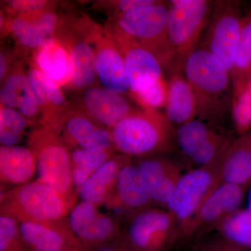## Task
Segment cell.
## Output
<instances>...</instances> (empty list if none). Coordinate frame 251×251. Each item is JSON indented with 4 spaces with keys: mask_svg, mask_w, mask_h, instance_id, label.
I'll return each mask as SVG.
<instances>
[{
    "mask_svg": "<svg viewBox=\"0 0 251 251\" xmlns=\"http://www.w3.org/2000/svg\"><path fill=\"white\" fill-rule=\"evenodd\" d=\"M184 74L197 103V118L221 125L231 112L232 77L214 54L197 46L185 61Z\"/></svg>",
    "mask_w": 251,
    "mask_h": 251,
    "instance_id": "6da1fadb",
    "label": "cell"
},
{
    "mask_svg": "<svg viewBox=\"0 0 251 251\" xmlns=\"http://www.w3.org/2000/svg\"><path fill=\"white\" fill-rule=\"evenodd\" d=\"M120 154L141 158L170 152L176 146L175 128L159 111L141 108L110 130Z\"/></svg>",
    "mask_w": 251,
    "mask_h": 251,
    "instance_id": "7a4b0ae2",
    "label": "cell"
},
{
    "mask_svg": "<svg viewBox=\"0 0 251 251\" xmlns=\"http://www.w3.org/2000/svg\"><path fill=\"white\" fill-rule=\"evenodd\" d=\"M28 145L35 155L37 179L55 190L71 210L77 195L73 182L70 149L55 130L41 124L31 130Z\"/></svg>",
    "mask_w": 251,
    "mask_h": 251,
    "instance_id": "3957f363",
    "label": "cell"
},
{
    "mask_svg": "<svg viewBox=\"0 0 251 251\" xmlns=\"http://www.w3.org/2000/svg\"><path fill=\"white\" fill-rule=\"evenodd\" d=\"M227 148L209 164L185 173L170 198L166 209L174 218L181 241L185 240L188 227L201 206L222 184L223 162Z\"/></svg>",
    "mask_w": 251,
    "mask_h": 251,
    "instance_id": "277c9868",
    "label": "cell"
},
{
    "mask_svg": "<svg viewBox=\"0 0 251 251\" xmlns=\"http://www.w3.org/2000/svg\"><path fill=\"white\" fill-rule=\"evenodd\" d=\"M168 4L157 1L129 12L117 15L115 25L129 36L152 52L163 69L171 72L175 55L168 36Z\"/></svg>",
    "mask_w": 251,
    "mask_h": 251,
    "instance_id": "5b68a950",
    "label": "cell"
},
{
    "mask_svg": "<svg viewBox=\"0 0 251 251\" xmlns=\"http://www.w3.org/2000/svg\"><path fill=\"white\" fill-rule=\"evenodd\" d=\"M69 206L62 196L39 180L16 186L1 193V215L18 222H54L67 219Z\"/></svg>",
    "mask_w": 251,
    "mask_h": 251,
    "instance_id": "8992f818",
    "label": "cell"
},
{
    "mask_svg": "<svg viewBox=\"0 0 251 251\" xmlns=\"http://www.w3.org/2000/svg\"><path fill=\"white\" fill-rule=\"evenodd\" d=\"M214 4L209 0H172L168 3V36L175 55V66L184 67L188 56L197 48Z\"/></svg>",
    "mask_w": 251,
    "mask_h": 251,
    "instance_id": "52a82bcc",
    "label": "cell"
},
{
    "mask_svg": "<svg viewBox=\"0 0 251 251\" xmlns=\"http://www.w3.org/2000/svg\"><path fill=\"white\" fill-rule=\"evenodd\" d=\"M75 23L81 34L93 48L97 78L102 86L122 95L130 94L123 57L107 28L85 15Z\"/></svg>",
    "mask_w": 251,
    "mask_h": 251,
    "instance_id": "ba28073f",
    "label": "cell"
},
{
    "mask_svg": "<svg viewBox=\"0 0 251 251\" xmlns=\"http://www.w3.org/2000/svg\"><path fill=\"white\" fill-rule=\"evenodd\" d=\"M130 216L122 237L135 251H168L181 241L174 218L166 209L150 206Z\"/></svg>",
    "mask_w": 251,
    "mask_h": 251,
    "instance_id": "9c48e42d",
    "label": "cell"
},
{
    "mask_svg": "<svg viewBox=\"0 0 251 251\" xmlns=\"http://www.w3.org/2000/svg\"><path fill=\"white\" fill-rule=\"evenodd\" d=\"M243 16L239 1H214L201 45L224 64L231 77L235 64Z\"/></svg>",
    "mask_w": 251,
    "mask_h": 251,
    "instance_id": "30bf717a",
    "label": "cell"
},
{
    "mask_svg": "<svg viewBox=\"0 0 251 251\" xmlns=\"http://www.w3.org/2000/svg\"><path fill=\"white\" fill-rule=\"evenodd\" d=\"M176 146L196 168L206 166L235 138L221 125L196 118L175 129Z\"/></svg>",
    "mask_w": 251,
    "mask_h": 251,
    "instance_id": "8fae6325",
    "label": "cell"
},
{
    "mask_svg": "<svg viewBox=\"0 0 251 251\" xmlns=\"http://www.w3.org/2000/svg\"><path fill=\"white\" fill-rule=\"evenodd\" d=\"M68 221L83 251H92L122 237L117 218L101 212L92 202L81 201L75 204L69 211Z\"/></svg>",
    "mask_w": 251,
    "mask_h": 251,
    "instance_id": "7c38bea8",
    "label": "cell"
},
{
    "mask_svg": "<svg viewBox=\"0 0 251 251\" xmlns=\"http://www.w3.org/2000/svg\"><path fill=\"white\" fill-rule=\"evenodd\" d=\"M105 27L123 57L130 96L164 77V69L152 52L126 35L113 23H110Z\"/></svg>",
    "mask_w": 251,
    "mask_h": 251,
    "instance_id": "4fadbf2b",
    "label": "cell"
},
{
    "mask_svg": "<svg viewBox=\"0 0 251 251\" xmlns=\"http://www.w3.org/2000/svg\"><path fill=\"white\" fill-rule=\"evenodd\" d=\"M245 186L223 182L204 202L188 227L185 240L201 239L216 232L234 212L242 209Z\"/></svg>",
    "mask_w": 251,
    "mask_h": 251,
    "instance_id": "5bb4252c",
    "label": "cell"
},
{
    "mask_svg": "<svg viewBox=\"0 0 251 251\" xmlns=\"http://www.w3.org/2000/svg\"><path fill=\"white\" fill-rule=\"evenodd\" d=\"M48 126L58 133L70 150L114 147L110 130L96 123L80 110L67 108Z\"/></svg>",
    "mask_w": 251,
    "mask_h": 251,
    "instance_id": "9a60e30c",
    "label": "cell"
},
{
    "mask_svg": "<svg viewBox=\"0 0 251 251\" xmlns=\"http://www.w3.org/2000/svg\"><path fill=\"white\" fill-rule=\"evenodd\" d=\"M59 25L54 38L67 49L72 61V77L68 86L81 90L93 87L97 78L93 48L81 34L76 23Z\"/></svg>",
    "mask_w": 251,
    "mask_h": 251,
    "instance_id": "2e32d148",
    "label": "cell"
},
{
    "mask_svg": "<svg viewBox=\"0 0 251 251\" xmlns=\"http://www.w3.org/2000/svg\"><path fill=\"white\" fill-rule=\"evenodd\" d=\"M28 251H83L67 219L54 222H18Z\"/></svg>",
    "mask_w": 251,
    "mask_h": 251,
    "instance_id": "e0dca14e",
    "label": "cell"
},
{
    "mask_svg": "<svg viewBox=\"0 0 251 251\" xmlns=\"http://www.w3.org/2000/svg\"><path fill=\"white\" fill-rule=\"evenodd\" d=\"M80 110L99 125L110 130L136 109L124 95L93 86L84 92Z\"/></svg>",
    "mask_w": 251,
    "mask_h": 251,
    "instance_id": "ac0fdd59",
    "label": "cell"
},
{
    "mask_svg": "<svg viewBox=\"0 0 251 251\" xmlns=\"http://www.w3.org/2000/svg\"><path fill=\"white\" fill-rule=\"evenodd\" d=\"M135 163L146 181L153 204L166 209L176 184L185 173L183 167L161 155L138 158Z\"/></svg>",
    "mask_w": 251,
    "mask_h": 251,
    "instance_id": "d6986e66",
    "label": "cell"
},
{
    "mask_svg": "<svg viewBox=\"0 0 251 251\" xmlns=\"http://www.w3.org/2000/svg\"><path fill=\"white\" fill-rule=\"evenodd\" d=\"M58 22V16L54 11L45 10L14 16L8 21L6 29L21 47L37 51L53 39Z\"/></svg>",
    "mask_w": 251,
    "mask_h": 251,
    "instance_id": "ffe728a7",
    "label": "cell"
},
{
    "mask_svg": "<svg viewBox=\"0 0 251 251\" xmlns=\"http://www.w3.org/2000/svg\"><path fill=\"white\" fill-rule=\"evenodd\" d=\"M152 199L138 167L132 161L122 168L115 191L105 205L110 209L137 211L152 206Z\"/></svg>",
    "mask_w": 251,
    "mask_h": 251,
    "instance_id": "44dd1931",
    "label": "cell"
},
{
    "mask_svg": "<svg viewBox=\"0 0 251 251\" xmlns=\"http://www.w3.org/2000/svg\"><path fill=\"white\" fill-rule=\"evenodd\" d=\"M165 116L175 129L197 118V103L184 67L175 66L170 72Z\"/></svg>",
    "mask_w": 251,
    "mask_h": 251,
    "instance_id": "7402d4cb",
    "label": "cell"
},
{
    "mask_svg": "<svg viewBox=\"0 0 251 251\" xmlns=\"http://www.w3.org/2000/svg\"><path fill=\"white\" fill-rule=\"evenodd\" d=\"M130 161L131 158L120 153L112 157L81 186L77 193L81 201L105 205L113 194L120 171Z\"/></svg>",
    "mask_w": 251,
    "mask_h": 251,
    "instance_id": "603a6c76",
    "label": "cell"
},
{
    "mask_svg": "<svg viewBox=\"0 0 251 251\" xmlns=\"http://www.w3.org/2000/svg\"><path fill=\"white\" fill-rule=\"evenodd\" d=\"M36 173L35 155L29 148L1 146L0 180L1 184L22 186L30 182Z\"/></svg>",
    "mask_w": 251,
    "mask_h": 251,
    "instance_id": "cb8c5ba5",
    "label": "cell"
},
{
    "mask_svg": "<svg viewBox=\"0 0 251 251\" xmlns=\"http://www.w3.org/2000/svg\"><path fill=\"white\" fill-rule=\"evenodd\" d=\"M28 78L41 111L39 124L50 125L67 109L61 87L36 68L28 72Z\"/></svg>",
    "mask_w": 251,
    "mask_h": 251,
    "instance_id": "d4e9b609",
    "label": "cell"
},
{
    "mask_svg": "<svg viewBox=\"0 0 251 251\" xmlns=\"http://www.w3.org/2000/svg\"><path fill=\"white\" fill-rule=\"evenodd\" d=\"M224 183L248 187L251 183V130L239 135L225 153L222 166Z\"/></svg>",
    "mask_w": 251,
    "mask_h": 251,
    "instance_id": "484cf974",
    "label": "cell"
},
{
    "mask_svg": "<svg viewBox=\"0 0 251 251\" xmlns=\"http://www.w3.org/2000/svg\"><path fill=\"white\" fill-rule=\"evenodd\" d=\"M34 62L36 69L60 87L69 85L72 74V61L67 49L55 38L36 51Z\"/></svg>",
    "mask_w": 251,
    "mask_h": 251,
    "instance_id": "4316f807",
    "label": "cell"
},
{
    "mask_svg": "<svg viewBox=\"0 0 251 251\" xmlns=\"http://www.w3.org/2000/svg\"><path fill=\"white\" fill-rule=\"evenodd\" d=\"M114 147L80 149L72 151L73 182L77 196L86 181L107 161L115 156Z\"/></svg>",
    "mask_w": 251,
    "mask_h": 251,
    "instance_id": "83f0119b",
    "label": "cell"
},
{
    "mask_svg": "<svg viewBox=\"0 0 251 251\" xmlns=\"http://www.w3.org/2000/svg\"><path fill=\"white\" fill-rule=\"evenodd\" d=\"M232 80L233 94L242 92L251 82V9L243 16Z\"/></svg>",
    "mask_w": 251,
    "mask_h": 251,
    "instance_id": "f1b7e54d",
    "label": "cell"
},
{
    "mask_svg": "<svg viewBox=\"0 0 251 251\" xmlns=\"http://www.w3.org/2000/svg\"><path fill=\"white\" fill-rule=\"evenodd\" d=\"M216 232L237 244L251 247V213L246 208L239 209L226 219Z\"/></svg>",
    "mask_w": 251,
    "mask_h": 251,
    "instance_id": "f546056e",
    "label": "cell"
},
{
    "mask_svg": "<svg viewBox=\"0 0 251 251\" xmlns=\"http://www.w3.org/2000/svg\"><path fill=\"white\" fill-rule=\"evenodd\" d=\"M30 86L28 75L21 69L13 71L5 78L1 86L0 92L1 106L17 108L20 99Z\"/></svg>",
    "mask_w": 251,
    "mask_h": 251,
    "instance_id": "4dcf8cb0",
    "label": "cell"
},
{
    "mask_svg": "<svg viewBox=\"0 0 251 251\" xmlns=\"http://www.w3.org/2000/svg\"><path fill=\"white\" fill-rule=\"evenodd\" d=\"M168 81L165 77L156 81L131 96L141 108L157 110L166 108L168 100Z\"/></svg>",
    "mask_w": 251,
    "mask_h": 251,
    "instance_id": "1f68e13d",
    "label": "cell"
},
{
    "mask_svg": "<svg viewBox=\"0 0 251 251\" xmlns=\"http://www.w3.org/2000/svg\"><path fill=\"white\" fill-rule=\"evenodd\" d=\"M0 251H28L18 221L10 216H0Z\"/></svg>",
    "mask_w": 251,
    "mask_h": 251,
    "instance_id": "d6a6232c",
    "label": "cell"
},
{
    "mask_svg": "<svg viewBox=\"0 0 251 251\" xmlns=\"http://www.w3.org/2000/svg\"><path fill=\"white\" fill-rule=\"evenodd\" d=\"M232 115L239 128L251 130V82L242 92L233 94Z\"/></svg>",
    "mask_w": 251,
    "mask_h": 251,
    "instance_id": "836d02e7",
    "label": "cell"
},
{
    "mask_svg": "<svg viewBox=\"0 0 251 251\" xmlns=\"http://www.w3.org/2000/svg\"><path fill=\"white\" fill-rule=\"evenodd\" d=\"M191 251H251V247L241 245L218 232H214L196 240Z\"/></svg>",
    "mask_w": 251,
    "mask_h": 251,
    "instance_id": "e575fe53",
    "label": "cell"
},
{
    "mask_svg": "<svg viewBox=\"0 0 251 251\" xmlns=\"http://www.w3.org/2000/svg\"><path fill=\"white\" fill-rule=\"evenodd\" d=\"M32 125L34 123L29 121L18 110L1 106L0 130H11L23 136L28 127Z\"/></svg>",
    "mask_w": 251,
    "mask_h": 251,
    "instance_id": "d590c367",
    "label": "cell"
},
{
    "mask_svg": "<svg viewBox=\"0 0 251 251\" xmlns=\"http://www.w3.org/2000/svg\"><path fill=\"white\" fill-rule=\"evenodd\" d=\"M50 4L45 0H11L6 3L8 12L14 16L36 14L50 8Z\"/></svg>",
    "mask_w": 251,
    "mask_h": 251,
    "instance_id": "8d00e7d4",
    "label": "cell"
},
{
    "mask_svg": "<svg viewBox=\"0 0 251 251\" xmlns=\"http://www.w3.org/2000/svg\"><path fill=\"white\" fill-rule=\"evenodd\" d=\"M156 0H120V1H109L108 4L115 10L117 15L125 14L133 10L139 9L143 6L152 4L156 2Z\"/></svg>",
    "mask_w": 251,
    "mask_h": 251,
    "instance_id": "74e56055",
    "label": "cell"
},
{
    "mask_svg": "<svg viewBox=\"0 0 251 251\" xmlns=\"http://www.w3.org/2000/svg\"><path fill=\"white\" fill-rule=\"evenodd\" d=\"M92 251H135L126 242L123 237L118 238L103 245L100 246Z\"/></svg>",
    "mask_w": 251,
    "mask_h": 251,
    "instance_id": "f35d334b",
    "label": "cell"
},
{
    "mask_svg": "<svg viewBox=\"0 0 251 251\" xmlns=\"http://www.w3.org/2000/svg\"><path fill=\"white\" fill-rule=\"evenodd\" d=\"M23 137L11 130H0V143L1 146H16L22 140Z\"/></svg>",
    "mask_w": 251,
    "mask_h": 251,
    "instance_id": "ab89813d",
    "label": "cell"
},
{
    "mask_svg": "<svg viewBox=\"0 0 251 251\" xmlns=\"http://www.w3.org/2000/svg\"><path fill=\"white\" fill-rule=\"evenodd\" d=\"M9 67V60L5 55L4 52H1L0 53V80L2 81L6 78V74L8 72Z\"/></svg>",
    "mask_w": 251,
    "mask_h": 251,
    "instance_id": "60d3db41",
    "label": "cell"
},
{
    "mask_svg": "<svg viewBox=\"0 0 251 251\" xmlns=\"http://www.w3.org/2000/svg\"><path fill=\"white\" fill-rule=\"evenodd\" d=\"M246 209H247L249 212L251 213V186L247 195V206H246Z\"/></svg>",
    "mask_w": 251,
    "mask_h": 251,
    "instance_id": "b9f144b4",
    "label": "cell"
},
{
    "mask_svg": "<svg viewBox=\"0 0 251 251\" xmlns=\"http://www.w3.org/2000/svg\"></svg>",
    "mask_w": 251,
    "mask_h": 251,
    "instance_id": "7bdbcfd3",
    "label": "cell"
}]
</instances>
